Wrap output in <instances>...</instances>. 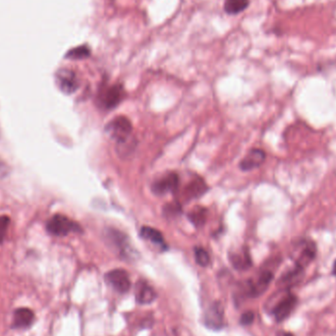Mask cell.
<instances>
[{
	"label": "cell",
	"instance_id": "obj_10",
	"mask_svg": "<svg viewBox=\"0 0 336 336\" xmlns=\"http://www.w3.org/2000/svg\"><path fill=\"white\" fill-rule=\"evenodd\" d=\"M107 238L110 240V242L116 247L120 251V253L124 256H128L129 254V243L128 238L124 233L120 232L119 230L110 228L106 232Z\"/></svg>",
	"mask_w": 336,
	"mask_h": 336
},
{
	"label": "cell",
	"instance_id": "obj_19",
	"mask_svg": "<svg viewBox=\"0 0 336 336\" xmlns=\"http://www.w3.org/2000/svg\"><path fill=\"white\" fill-rule=\"evenodd\" d=\"M91 55V50L87 45H81L75 49H72L71 51L66 53L65 57L69 59H85Z\"/></svg>",
	"mask_w": 336,
	"mask_h": 336
},
{
	"label": "cell",
	"instance_id": "obj_22",
	"mask_svg": "<svg viewBox=\"0 0 336 336\" xmlns=\"http://www.w3.org/2000/svg\"><path fill=\"white\" fill-rule=\"evenodd\" d=\"M164 214L167 217H175L181 211V206L178 203L169 204L164 207Z\"/></svg>",
	"mask_w": 336,
	"mask_h": 336
},
{
	"label": "cell",
	"instance_id": "obj_1",
	"mask_svg": "<svg viewBox=\"0 0 336 336\" xmlns=\"http://www.w3.org/2000/svg\"><path fill=\"white\" fill-rule=\"evenodd\" d=\"M132 130V123L125 116L115 117L105 126L106 134L120 146L129 141Z\"/></svg>",
	"mask_w": 336,
	"mask_h": 336
},
{
	"label": "cell",
	"instance_id": "obj_24",
	"mask_svg": "<svg viewBox=\"0 0 336 336\" xmlns=\"http://www.w3.org/2000/svg\"><path fill=\"white\" fill-rule=\"evenodd\" d=\"M10 168L9 166L0 159V178H5L9 175Z\"/></svg>",
	"mask_w": 336,
	"mask_h": 336
},
{
	"label": "cell",
	"instance_id": "obj_18",
	"mask_svg": "<svg viewBox=\"0 0 336 336\" xmlns=\"http://www.w3.org/2000/svg\"><path fill=\"white\" fill-rule=\"evenodd\" d=\"M231 262L238 270H245L251 266V259L249 254L244 251L240 253H234L231 255Z\"/></svg>",
	"mask_w": 336,
	"mask_h": 336
},
{
	"label": "cell",
	"instance_id": "obj_4",
	"mask_svg": "<svg viewBox=\"0 0 336 336\" xmlns=\"http://www.w3.org/2000/svg\"><path fill=\"white\" fill-rule=\"evenodd\" d=\"M178 186H179L178 175L174 172H169L153 183L152 190L154 194L163 196L168 193L175 192L178 189Z\"/></svg>",
	"mask_w": 336,
	"mask_h": 336
},
{
	"label": "cell",
	"instance_id": "obj_11",
	"mask_svg": "<svg viewBox=\"0 0 336 336\" xmlns=\"http://www.w3.org/2000/svg\"><path fill=\"white\" fill-rule=\"evenodd\" d=\"M207 189V185L205 181L201 178H197L193 181L190 182L184 188L183 196L186 200H193V199H197L205 194Z\"/></svg>",
	"mask_w": 336,
	"mask_h": 336
},
{
	"label": "cell",
	"instance_id": "obj_26",
	"mask_svg": "<svg viewBox=\"0 0 336 336\" xmlns=\"http://www.w3.org/2000/svg\"><path fill=\"white\" fill-rule=\"evenodd\" d=\"M282 336H294L293 334H291V333H283L282 334Z\"/></svg>",
	"mask_w": 336,
	"mask_h": 336
},
{
	"label": "cell",
	"instance_id": "obj_9",
	"mask_svg": "<svg viewBox=\"0 0 336 336\" xmlns=\"http://www.w3.org/2000/svg\"><path fill=\"white\" fill-rule=\"evenodd\" d=\"M266 153L260 149L251 150L240 162V168L243 171H250L260 166L266 160Z\"/></svg>",
	"mask_w": 336,
	"mask_h": 336
},
{
	"label": "cell",
	"instance_id": "obj_21",
	"mask_svg": "<svg viewBox=\"0 0 336 336\" xmlns=\"http://www.w3.org/2000/svg\"><path fill=\"white\" fill-rule=\"evenodd\" d=\"M9 223H10V219L7 215L0 217V244L3 242L6 236Z\"/></svg>",
	"mask_w": 336,
	"mask_h": 336
},
{
	"label": "cell",
	"instance_id": "obj_16",
	"mask_svg": "<svg viewBox=\"0 0 336 336\" xmlns=\"http://www.w3.org/2000/svg\"><path fill=\"white\" fill-rule=\"evenodd\" d=\"M249 4L250 0H226L224 3V9L230 15H236L246 10Z\"/></svg>",
	"mask_w": 336,
	"mask_h": 336
},
{
	"label": "cell",
	"instance_id": "obj_14",
	"mask_svg": "<svg viewBox=\"0 0 336 336\" xmlns=\"http://www.w3.org/2000/svg\"><path fill=\"white\" fill-rule=\"evenodd\" d=\"M156 297L155 290L150 285L142 282L138 285L137 292H136V299L140 304H150L152 303Z\"/></svg>",
	"mask_w": 336,
	"mask_h": 336
},
{
	"label": "cell",
	"instance_id": "obj_12",
	"mask_svg": "<svg viewBox=\"0 0 336 336\" xmlns=\"http://www.w3.org/2000/svg\"><path fill=\"white\" fill-rule=\"evenodd\" d=\"M35 319L34 311L27 308H20L14 311L13 327L27 328L29 327Z\"/></svg>",
	"mask_w": 336,
	"mask_h": 336
},
{
	"label": "cell",
	"instance_id": "obj_20",
	"mask_svg": "<svg viewBox=\"0 0 336 336\" xmlns=\"http://www.w3.org/2000/svg\"><path fill=\"white\" fill-rule=\"evenodd\" d=\"M195 259L199 266L201 267H207L210 262V258L207 251L204 248L198 247L195 249Z\"/></svg>",
	"mask_w": 336,
	"mask_h": 336
},
{
	"label": "cell",
	"instance_id": "obj_5",
	"mask_svg": "<svg viewBox=\"0 0 336 336\" xmlns=\"http://www.w3.org/2000/svg\"><path fill=\"white\" fill-rule=\"evenodd\" d=\"M105 280L120 293H126L131 287L129 274L124 270H113L105 274Z\"/></svg>",
	"mask_w": 336,
	"mask_h": 336
},
{
	"label": "cell",
	"instance_id": "obj_13",
	"mask_svg": "<svg viewBox=\"0 0 336 336\" xmlns=\"http://www.w3.org/2000/svg\"><path fill=\"white\" fill-rule=\"evenodd\" d=\"M140 234L143 239L154 243L155 245L158 246L162 249H166V244H165L163 235L157 229L150 227V226H143L141 228Z\"/></svg>",
	"mask_w": 336,
	"mask_h": 336
},
{
	"label": "cell",
	"instance_id": "obj_15",
	"mask_svg": "<svg viewBox=\"0 0 336 336\" xmlns=\"http://www.w3.org/2000/svg\"><path fill=\"white\" fill-rule=\"evenodd\" d=\"M272 279V273L270 272H262L259 275V279L252 284L251 292L254 296L260 295L265 292V290L268 288V286L271 283Z\"/></svg>",
	"mask_w": 336,
	"mask_h": 336
},
{
	"label": "cell",
	"instance_id": "obj_25",
	"mask_svg": "<svg viewBox=\"0 0 336 336\" xmlns=\"http://www.w3.org/2000/svg\"><path fill=\"white\" fill-rule=\"evenodd\" d=\"M332 272H333V274L334 275H336V260L334 261V265H333V269H332Z\"/></svg>",
	"mask_w": 336,
	"mask_h": 336
},
{
	"label": "cell",
	"instance_id": "obj_17",
	"mask_svg": "<svg viewBox=\"0 0 336 336\" xmlns=\"http://www.w3.org/2000/svg\"><path fill=\"white\" fill-rule=\"evenodd\" d=\"M207 210L203 207H196L188 214V219L197 227H201L207 220Z\"/></svg>",
	"mask_w": 336,
	"mask_h": 336
},
{
	"label": "cell",
	"instance_id": "obj_3",
	"mask_svg": "<svg viewBox=\"0 0 336 336\" xmlns=\"http://www.w3.org/2000/svg\"><path fill=\"white\" fill-rule=\"evenodd\" d=\"M55 82L58 89L65 94L74 93L80 87L76 74L69 69H59L55 74Z\"/></svg>",
	"mask_w": 336,
	"mask_h": 336
},
{
	"label": "cell",
	"instance_id": "obj_8",
	"mask_svg": "<svg viewBox=\"0 0 336 336\" xmlns=\"http://www.w3.org/2000/svg\"><path fill=\"white\" fill-rule=\"evenodd\" d=\"M123 99V89L120 85L107 88L101 97V104L105 109H112L121 103Z\"/></svg>",
	"mask_w": 336,
	"mask_h": 336
},
{
	"label": "cell",
	"instance_id": "obj_7",
	"mask_svg": "<svg viewBox=\"0 0 336 336\" xmlns=\"http://www.w3.org/2000/svg\"><path fill=\"white\" fill-rule=\"evenodd\" d=\"M296 305H297V298L294 295H288L282 300H280L272 310L273 317L276 320V322L280 323L284 321L285 319H287L295 309Z\"/></svg>",
	"mask_w": 336,
	"mask_h": 336
},
{
	"label": "cell",
	"instance_id": "obj_2",
	"mask_svg": "<svg viewBox=\"0 0 336 336\" xmlns=\"http://www.w3.org/2000/svg\"><path fill=\"white\" fill-rule=\"evenodd\" d=\"M46 229L54 236H66L71 232H82V228L77 222L62 214L53 215L46 223Z\"/></svg>",
	"mask_w": 336,
	"mask_h": 336
},
{
	"label": "cell",
	"instance_id": "obj_6",
	"mask_svg": "<svg viewBox=\"0 0 336 336\" xmlns=\"http://www.w3.org/2000/svg\"><path fill=\"white\" fill-rule=\"evenodd\" d=\"M224 310L220 302H213L205 314V323L211 329H220L223 326Z\"/></svg>",
	"mask_w": 336,
	"mask_h": 336
},
{
	"label": "cell",
	"instance_id": "obj_23",
	"mask_svg": "<svg viewBox=\"0 0 336 336\" xmlns=\"http://www.w3.org/2000/svg\"><path fill=\"white\" fill-rule=\"evenodd\" d=\"M254 320H255V314L250 310V311H246V313H244L242 315L240 321H241L242 324L248 325V324H251V323H253Z\"/></svg>",
	"mask_w": 336,
	"mask_h": 336
}]
</instances>
